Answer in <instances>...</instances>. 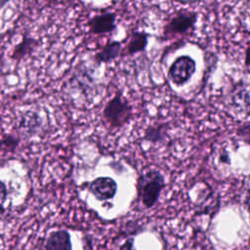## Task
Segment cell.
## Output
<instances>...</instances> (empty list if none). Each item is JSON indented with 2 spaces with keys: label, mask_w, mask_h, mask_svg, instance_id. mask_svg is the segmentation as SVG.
I'll list each match as a JSON object with an SVG mask.
<instances>
[{
  "label": "cell",
  "mask_w": 250,
  "mask_h": 250,
  "mask_svg": "<svg viewBox=\"0 0 250 250\" xmlns=\"http://www.w3.org/2000/svg\"><path fill=\"white\" fill-rule=\"evenodd\" d=\"M45 250H71L69 233L63 229L51 232L47 238Z\"/></svg>",
  "instance_id": "obj_8"
},
{
  "label": "cell",
  "mask_w": 250,
  "mask_h": 250,
  "mask_svg": "<svg viewBox=\"0 0 250 250\" xmlns=\"http://www.w3.org/2000/svg\"><path fill=\"white\" fill-rule=\"evenodd\" d=\"M198 14L193 11H180L165 23L163 27V39H170L178 35H184L193 29Z\"/></svg>",
  "instance_id": "obj_3"
},
{
  "label": "cell",
  "mask_w": 250,
  "mask_h": 250,
  "mask_svg": "<svg viewBox=\"0 0 250 250\" xmlns=\"http://www.w3.org/2000/svg\"><path fill=\"white\" fill-rule=\"evenodd\" d=\"M39 45L37 39L29 35H23L21 40L14 47L11 54V59L13 61H21L25 57L29 56Z\"/></svg>",
  "instance_id": "obj_7"
},
{
  "label": "cell",
  "mask_w": 250,
  "mask_h": 250,
  "mask_svg": "<svg viewBox=\"0 0 250 250\" xmlns=\"http://www.w3.org/2000/svg\"><path fill=\"white\" fill-rule=\"evenodd\" d=\"M237 134L239 136H243L246 140V142L248 143V138H249V123L248 122H245V123H242L238 129H237Z\"/></svg>",
  "instance_id": "obj_14"
},
{
  "label": "cell",
  "mask_w": 250,
  "mask_h": 250,
  "mask_svg": "<svg viewBox=\"0 0 250 250\" xmlns=\"http://www.w3.org/2000/svg\"><path fill=\"white\" fill-rule=\"evenodd\" d=\"M165 136V124H154L148 126L144 135V139L150 143H158L164 139Z\"/></svg>",
  "instance_id": "obj_11"
},
{
  "label": "cell",
  "mask_w": 250,
  "mask_h": 250,
  "mask_svg": "<svg viewBox=\"0 0 250 250\" xmlns=\"http://www.w3.org/2000/svg\"><path fill=\"white\" fill-rule=\"evenodd\" d=\"M9 1H10V0H0V11L8 4Z\"/></svg>",
  "instance_id": "obj_17"
},
{
  "label": "cell",
  "mask_w": 250,
  "mask_h": 250,
  "mask_svg": "<svg viewBox=\"0 0 250 250\" xmlns=\"http://www.w3.org/2000/svg\"><path fill=\"white\" fill-rule=\"evenodd\" d=\"M7 194H8V191H7L6 185L4 182L0 181V210H2L3 205L7 199Z\"/></svg>",
  "instance_id": "obj_13"
},
{
  "label": "cell",
  "mask_w": 250,
  "mask_h": 250,
  "mask_svg": "<svg viewBox=\"0 0 250 250\" xmlns=\"http://www.w3.org/2000/svg\"><path fill=\"white\" fill-rule=\"evenodd\" d=\"M132 111V105L123 97L121 92L117 91L105 104L103 117L111 128H121L131 120Z\"/></svg>",
  "instance_id": "obj_1"
},
{
  "label": "cell",
  "mask_w": 250,
  "mask_h": 250,
  "mask_svg": "<svg viewBox=\"0 0 250 250\" xmlns=\"http://www.w3.org/2000/svg\"><path fill=\"white\" fill-rule=\"evenodd\" d=\"M220 161L223 162V163H228V164L230 163V158H229V153L227 151H223L220 154Z\"/></svg>",
  "instance_id": "obj_16"
},
{
  "label": "cell",
  "mask_w": 250,
  "mask_h": 250,
  "mask_svg": "<svg viewBox=\"0 0 250 250\" xmlns=\"http://www.w3.org/2000/svg\"><path fill=\"white\" fill-rule=\"evenodd\" d=\"M119 250H135L134 248V240L133 239H128L121 247Z\"/></svg>",
  "instance_id": "obj_15"
},
{
  "label": "cell",
  "mask_w": 250,
  "mask_h": 250,
  "mask_svg": "<svg viewBox=\"0 0 250 250\" xmlns=\"http://www.w3.org/2000/svg\"><path fill=\"white\" fill-rule=\"evenodd\" d=\"M195 70V61L188 55H183L178 57L170 65L168 77L176 86H183L189 81Z\"/></svg>",
  "instance_id": "obj_4"
},
{
  "label": "cell",
  "mask_w": 250,
  "mask_h": 250,
  "mask_svg": "<svg viewBox=\"0 0 250 250\" xmlns=\"http://www.w3.org/2000/svg\"><path fill=\"white\" fill-rule=\"evenodd\" d=\"M148 34L145 31H133L130 35L125 51L126 55H135L144 51L147 46Z\"/></svg>",
  "instance_id": "obj_10"
},
{
  "label": "cell",
  "mask_w": 250,
  "mask_h": 250,
  "mask_svg": "<svg viewBox=\"0 0 250 250\" xmlns=\"http://www.w3.org/2000/svg\"><path fill=\"white\" fill-rule=\"evenodd\" d=\"M88 27L93 34H104L114 31L116 25V14L105 12L92 17L88 21Z\"/></svg>",
  "instance_id": "obj_5"
},
{
  "label": "cell",
  "mask_w": 250,
  "mask_h": 250,
  "mask_svg": "<svg viewBox=\"0 0 250 250\" xmlns=\"http://www.w3.org/2000/svg\"><path fill=\"white\" fill-rule=\"evenodd\" d=\"M47 4H50V5H54V4H57L59 0H45Z\"/></svg>",
  "instance_id": "obj_18"
},
{
  "label": "cell",
  "mask_w": 250,
  "mask_h": 250,
  "mask_svg": "<svg viewBox=\"0 0 250 250\" xmlns=\"http://www.w3.org/2000/svg\"><path fill=\"white\" fill-rule=\"evenodd\" d=\"M90 191L100 200H108L112 198L117 190L115 181L109 177H100L90 183Z\"/></svg>",
  "instance_id": "obj_6"
},
{
  "label": "cell",
  "mask_w": 250,
  "mask_h": 250,
  "mask_svg": "<svg viewBox=\"0 0 250 250\" xmlns=\"http://www.w3.org/2000/svg\"><path fill=\"white\" fill-rule=\"evenodd\" d=\"M164 188V177L159 171L149 170L139 179V193L143 204L151 207L157 201Z\"/></svg>",
  "instance_id": "obj_2"
},
{
  "label": "cell",
  "mask_w": 250,
  "mask_h": 250,
  "mask_svg": "<svg viewBox=\"0 0 250 250\" xmlns=\"http://www.w3.org/2000/svg\"><path fill=\"white\" fill-rule=\"evenodd\" d=\"M20 139L12 134L4 135L0 139V150L3 151H14L19 146Z\"/></svg>",
  "instance_id": "obj_12"
},
{
  "label": "cell",
  "mask_w": 250,
  "mask_h": 250,
  "mask_svg": "<svg viewBox=\"0 0 250 250\" xmlns=\"http://www.w3.org/2000/svg\"><path fill=\"white\" fill-rule=\"evenodd\" d=\"M122 50V43L120 41H110L107 42L98 53L95 54L94 60L95 62L100 63H107L115 59L120 55Z\"/></svg>",
  "instance_id": "obj_9"
}]
</instances>
